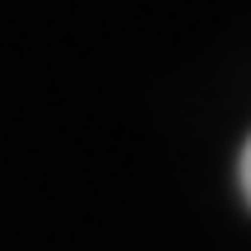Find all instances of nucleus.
<instances>
[{
    "label": "nucleus",
    "instance_id": "f257e3e1",
    "mask_svg": "<svg viewBox=\"0 0 251 251\" xmlns=\"http://www.w3.org/2000/svg\"><path fill=\"white\" fill-rule=\"evenodd\" d=\"M242 191H247V200H251V140H247V149H242Z\"/></svg>",
    "mask_w": 251,
    "mask_h": 251
}]
</instances>
